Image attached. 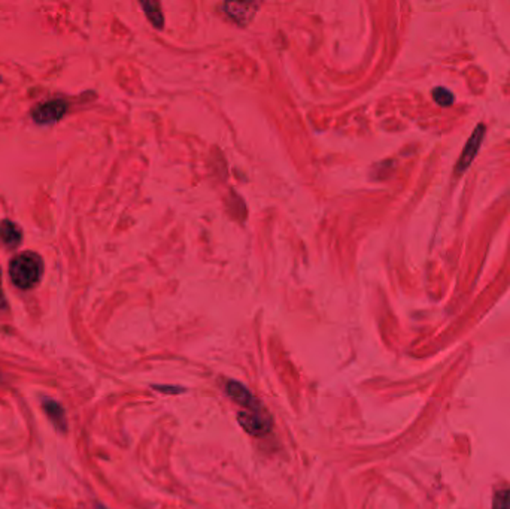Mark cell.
Segmentation results:
<instances>
[{
	"instance_id": "1",
	"label": "cell",
	"mask_w": 510,
	"mask_h": 509,
	"mask_svg": "<svg viewBox=\"0 0 510 509\" xmlns=\"http://www.w3.org/2000/svg\"><path fill=\"white\" fill-rule=\"evenodd\" d=\"M9 275L15 287L21 290H32L39 284L44 275V262L39 254L24 251L15 256L9 265Z\"/></svg>"
},
{
	"instance_id": "2",
	"label": "cell",
	"mask_w": 510,
	"mask_h": 509,
	"mask_svg": "<svg viewBox=\"0 0 510 509\" xmlns=\"http://www.w3.org/2000/svg\"><path fill=\"white\" fill-rule=\"evenodd\" d=\"M237 422L246 434L255 438H264L273 429V420L268 411L251 412L242 409L237 414Z\"/></svg>"
},
{
	"instance_id": "3",
	"label": "cell",
	"mask_w": 510,
	"mask_h": 509,
	"mask_svg": "<svg viewBox=\"0 0 510 509\" xmlns=\"http://www.w3.org/2000/svg\"><path fill=\"white\" fill-rule=\"evenodd\" d=\"M67 109H69V105H67L64 99H51L37 105L32 111V118L36 124H41V126L54 124L64 117Z\"/></svg>"
},
{
	"instance_id": "4",
	"label": "cell",
	"mask_w": 510,
	"mask_h": 509,
	"mask_svg": "<svg viewBox=\"0 0 510 509\" xmlns=\"http://www.w3.org/2000/svg\"><path fill=\"white\" fill-rule=\"evenodd\" d=\"M226 393L227 396L232 399L239 407H242L244 411H251V412H262L267 411V408L259 402L251 391H249L242 382L230 379L226 384Z\"/></svg>"
},
{
	"instance_id": "5",
	"label": "cell",
	"mask_w": 510,
	"mask_h": 509,
	"mask_svg": "<svg viewBox=\"0 0 510 509\" xmlns=\"http://www.w3.org/2000/svg\"><path fill=\"white\" fill-rule=\"evenodd\" d=\"M484 136H485V127H484V124H479V126L475 129L473 134H471V138L468 139V142L466 143L463 152H461V157L457 163V169H455L457 175L463 174V172H466L468 169V166L471 165V161L475 160V157L477 154V151L480 148V143H482Z\"/></svg>"
},
{
	"instance_id": "6",
	"label": "cell",
	"mask_w": 510,
	"mask_h": 509,
	"mask_svg": "<svg viewBox=\"0 0 510 509\" xmlns=\"http://www.w3.org/2000/svg\"><path fill=\"white\" fill-rule=\"evenodd\" d=\"M0 241L9 249L18 248L23 241L21 229L14 222H11V220H3L0 223Z\"/></svg>"
},
{
	"instance_id": "7",
	"label": "cell",
	"mask_w": 510,
	"mask_h": 509,
	"mask_svg": "<svg viewBox=\"0 0 510 509\" xmlns=\"http://www.w3.org/2000/svg\"><path fill=\"white\" fill-rule=\"evenodd\" d=\"M42 407H44L46 417L51 420L54 427L57 430L63 431V434H66V431H67V420H66L64 409H63V407L60 405V403H57L53 399L45 398L42 400Z\"/></svg>"
},
{
	"instance_id": "8",
	"label": "cell",
	"mask_w": 510,
	"mask_h": 509,
	"mask_svg": "<svg viewBox=\"0 0 510 509\" xmlns=\"http://www.w3.org/2000/svg\"><path fill=\"white\" fill-rule=\"evenodd\" d=\"M257 6L258 5L255 3H230V2L224 5L227 14L240 24H245L251 20L254 12L257 11Z\"/></svg>"
},
{
	"instance_id": "9",
	"label": "cell",
	"mask_w": 510,
	"mask_h": 509,
	"mask_svg": "<svg viewBox=\"0 0 510 509\" xmlns=\"http://www.w3.org/2000/svg\"><path fill=\"white\" fill-rule=\"evenodd\" d=\"M140 5L143 9H145L148 20L157 28H161L163 23H165V18H163L160 3L158 2H142Z\"/></svg>"
},
{
	"instance_id": "10",
	"label": "cell",
	"mask_w": 510,
	"mask_h": 509,
	"mask_svg": "<svg viewBox=\"0 0 510 509\" xmlns=\"http://www.w3.org/2000/svg\"><path fill=\"white\" fill-rule=\"evenodd\" d=\"M432 98H435L436 103H439L440 107H450L452 103H454V94H452V91H449L448 89L445 87H437L432 90Z\"/></svg>"
},
{
	"instance_id": "11",
	"label": "cell",
	"mask_w": 510,
	"mask_h": 509,
	"mask_svg": "<svg viewBox=\"0 0 510 509\" xmlns=\"http://www.w3.org/2000/svg\"><path fill=\"white\" fill-rule=\"evenodd\" d=\"M493 509H510V488H503L495 493Z\"/></svg>"
},
{
	"instance_id": "12",
	"label": "cell",
	"mask_w": 510,
	"mask_h": 509,
	"mask_svg": "<svg viewBox=\"0 0 510 509\" xmlns=\"http://www.w3.org/2000/svg\"><path fill=\"white\" fill-rule=\"evenodd\" d=\"M152 389L160 391V393H165V395H181V393L185 391L184 387H179V386H165V384H161V386H152Z\"/></svg>"
},
{
	"instance_id": "13",
	"label": "cell",
	"mask_w": 510,
	"mask_h": 509,
	"mask_svg": "<svg viewBox=\"0 0 510 509\" xmlns=\"http://www.w3.org/2000/svg\"><path fill=\"white\" fill-rule=\"evenodd\" d=\"M6 297L3 293V287H2V272H0V310H6Z\"/></svg>"
}]
</instances>
